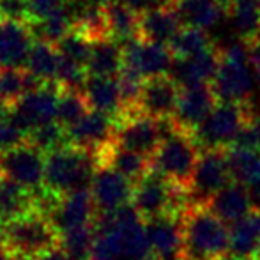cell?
<instances>
[{
    "mask_svg": "<svg viewBox=\"0 0 260 260\" xmlns=\"http://www.w3.org/2000/svg\"><path fill=\"white\" fill-rule=\"evenodd\" d=\"M219 68L211 87L218 101L226 103H251L258 87L255 66L251 64L248 43L234 39L219 48Z\"/></svg>",
    "mask_w": 260,
    "mask_h": 260,
    "instance_id": "cell-2",
    "label": "cell"
},
{
    "mask_svg": "<svg viewBox=\"0 0 260 260\" xmlns=\"http://www.w3.org/2000/svg\"><path fill=\"white\" fill-rule=\"evenodd\" d=\"M226 21L234 38L251 41L260 34V0H230Z\"/></svg>",
    "mask_w": 260,
    "mask_h": 260,
    "instance_id": "cell-30",
    "label": "cell"
},
{
    "mask_svg": "<svg viewBox=\"0 0 260 260\" xmlns=\"http://www.w3.org/2000/svg\"><path fill=\"white\" fill-rule=\"evenodd\" d=\"M83 96L90 110L113 117L119 122L122 119L124 105L120 94L119 78L112 76H89L83 89Z\"/></svg>",
    "mask_w": 260,
    "mask_h": 260,
    "instance_id": "cell-22",
    "label": "cell"
},
{
    "mask_svg": "<svg viewBox=\"0 0 260 260\" xmlns=\"http://www.w3.org/2000/svg\"><path fill=\"white\" fill-rule=\"evenodd\" d=\"M200 154L202 149L193 135L175 131L161 144L159 151L152 157V168L177 188L188 189Z\"/></svg>",
    "mask_w": 260,
    "mask_h": 260,
    "instance_id": "cell-7",
    "label": "cell"
},
{
    "mask_svg": "<svg viewBox=\"0 0 260 260\" xmlns=\"http://www.w3.org/2000/svg\"><path fill=\"white\" fill-rule=\"evenodd\" d=\"M172 9L182 27L212 32L229 16L230 0H174Z\"/></svg>",
    "mask_w": 260,
    "mask_h": 260,
    "instance_id": "cell-18",
    "label": "cell"
},
{
    "mask_svg": "<svg viewBox=\"0 0 260 260\" xmlns=\"http://www.w3.org/2000/svg\"><path fill=\"white\" fill-rule=\"evenodd\" d=\"M257 115L251 103L218 101L202 126L193 135L202 151H226L246 124Z\"/></svg>",
    "mask_w": 260,
    "mask_h": 260,
    "instance_id": "cell-4",
    "label": "cell"
},
{
    "mask_svg": "<svg viewBox=\"0 0 260 260\" xmlns=\"http://www.w3.org/2000/svg\"><path fill=\"white\" fill-rule=\"evenodd\" d=\"M216 103H218V98L211 85H195L181 89L175 112L170 117L175 129L195 135L197 129L209 117V113L212 112Z\"/></svg>",
    "mask_w": 260,
    "mask_h": 260,
    "instance_id": "cell-14",
    "label": "cell"
},
{
    "mask_svg": "<svg viewBox=\"0 0 260 260\" xmlns=\"http://www.w3.org/2000/svg\"><path fill=\"white\" fill-rule=\"evenodd\" d=\"M28 142V133L13 119L11 115H7L6 119L0 122V154L16 149L20 145Z\"/></svg>",
    "mask_w": 260,
    "mask_h": 260,
    "instance_id": "cell-41",
    "label": "cell"
},
{
    "mask_svg": "<svg viewBox=\"0 0 260 260\" xmlns=\"http://www.w3.org/2000/svg\"><path fill=\"white\" fill-rule=\"evenodd\" d=\"M124 69V48L112 38H100L92 41L90 58L87 62L89 76H117Z\"/></svg>",
    "mask_w": 260,
    "mask_h": 260,
    "instance_id": "cell-27",
    "label": "cell"
},
{
    "mask_svg": "<svg viewBox=\"0 0 260 260\" xmlns=\"http://www.w3.org/2000/svg\"><path fill=\"white\" fill-rule=\"evenodd\" d=\"M260 251V214L251 211L230 225V255L241 260H257Z\"/></svg>",
    "mask_w": 260,
    "mask_h": 260,
    "instance_id": "cell-26",
    "label": "cell"
},
{
    "mask_svg": "<svg viewBox=\"0 0 260 260\" xmlns=\"http://www.w3.org/2000/svg\"><path fill=\"white\" fill-rule=\"evenodd\" d=\"M60 234L46 216L41 212H30L18 219L6 223L2 244L11 255H23L28 258H39L58 246Z\"/></svg>",
    "mask_w": 260,
    "mask_h": 260,
    "instance_id": "cell-5",
    "label": "cell"
},
{
    "mask_svg": "<svg viewBox=\"0 0 260 260\" xmlns=\"http://www.w3.org/2000/svg\"><path fill=\"white\" fill-rule=\"evenodd\" d=\"M48 219L53 223L58 234L94 225L96 207H94L92 197H90V189L62 195L55 209L50 212Z\"/></svg>",
    "mask_w": 260,
    "mask_h": 260,
    "instance_id": "cell-16",
    "label": "cell"
},
{
    "mask_svg": "<svg viewBox=\"0 0 260 260\" xmlns=\"http://www.w3.org/2000/svg\"><path fill=\"white\" fill-rule=\"evenodd\" d=\"M32 41L28 23L0 21V68L25 69Z\"/></svg>",
    "mask_w": 260,
    "mask_h": 260,
    "instance_id": "cell-21",
    "label": "cell"
},
{
    "mask_svg": "<svg viewBox=\"0 0 260 260\" xmlns=\"http://www.w3.org/2000/svg\"><path fill=\"white\" fill-rule=\"evenodd\" d=\"M135 184L117 174L115 170L100 165L96 170V175L92 179L90 186V197H92L94 207L98 216H108L117 212L119 209L131 204L133 199Z\"/></svg>",
    "mask_w": 260,
    "mask_h": 260,
    "instance_id": "cell-12",
    "label": "cell"
},
{
    "mask_svg": "<svg viewBox=\"0 0 260 260\" xmlns=\"http://www.w3.org/2000/svg\"><path fill=\"white\" fill-rule=\"evenodd\" d=\"M106 16V30L112 39L120 45L138 39V25H140V14L126 6L120 0H112L105 6Z\"/></svg>",
    "mask_w": 260,
    "mask_h": 260,
    "instance_id": "cell-28",
    "label": "cell"
},
{
    "mask_svg": "<svg viewBox=\"0 0 260 260\" xmlns=\"http://www.w3.org/2000/svg\"><path fill=\"white\" fill-rule=\"evenodd\" d=\"M181 28L182 25L175 11L172 9V6L157 7V9L145 11V13L140 14L138 38L147 43L170 46L175 36L181 32Z\"/></svg>",
    "mask_w": 260,
    "mask_h": 260,
    "instance_id": "cell-23",
    "label": "cell"
},
{
    "mask_svg": "<svg viewBox=\"0 0 260 260\" xmlns=\"http://www.w3.org/2000/svg\"><path fill=\"white\" fill-rule=\"evenodd\" d=\"M98 163L115 170L117 174L126 177L127 181H131L133 184L140 182L142 179L147 174H151V170H152L151 157H145V156L138 154V152L119 147L115 142L110 144L105 151H101L100 154H98Z\"/></svg>",
    "mask_w": 260,
    "mask_h": 260,
    "instance_id": "cell-24",
    "label": "cell"
},
{
    "mask_svg": "<svg viewBox=\"0 0 260 260\" xmlns=\"http://www.w3.org/2000/svg\"><path fill=\"white\" fill-rule=\"evenodd\" d=\"M13 260H36V258H28V257H23V255H11Z\"/></svg>",
    "mask_w": 260,
    "mask_h": 260,
    "instance_id": "cell-50",
    "label": "cell"
},
{
    "mask_svg": "<svg viewBox=\"0 0 260 260\" xmlns=\"http://www.w3.org/2000/svg\"><path fill=\"white\" fill-rule=\"evenodd\" d=\"M94 225L60 234L58 248L69 260H94Z\"/></svg>",
    "mask_w": 260,
    "mask_h": 260,
    "instance_id": "cell-33",
    "label": "cell"
},
{
    "mask_svg": "<svg viewBox=\"0 0 260 260\" xmlns=\"http://www.w3.org/2000/svg\"><path fill=\"white\" fill-rule=\"evenodd\" d=\"M219 60H221V55H219L218 48H212L199 55V57L191 58L174 57V64H172L168 76L181 89L195 85H211L216 73H218Z\"/></svg>",
    "mask_w": 260,
    "mask_h": 260,
    "instance_id": "cell-20",
    "label": "cell"
},
{
    "mask_svg": "<svg viewBox=\"0 0 260 260\" xmlns=\"http://www.w3.org/2000/svg\"><path fill=\"white\" fill-rule=\"evenodd\" d=\"M230 251V229L206 206L182 214V253L179 260H221Z\"/></svg>",
    "mask_w": 260,
    "mask_h": 260,
    "instance_id": "cell-1",
    "label": "cell"
},
{
    "mask_svg": "<svg viewBox=\"0 0 260 260\" xmlns=\"http://www.w3.org/2000/svg\"><path fill=\"white\" fill-rule=\"evenodd\" d=\"M28 28H30L34 41H43L57 46L60 39L69 30H73V25L69 23V20L64 14H55V16H50L46 20L28 21Z\"/></svg>",
    "mask_w": 260,
    "mask_h": 260,
    "instance_id": "cell-36",
    "label": "cell"
},
{
    "mask_svg": "<svg viewBox=\"0 0 260 260\" xmlns=\"http://www.w3.org/2000/svg\"><path fill=\"white\" fill-rule=\"evenodd\" d=\"M0 260H13L11 258V253L6 250V246L2 243H0Z\"/></svg>",
    "mask_w": 260,
    "mask_h": 260,
    "instance_id": "cell-48",
    "label": "cell"
},
{
    "mask_svg": "<svg viewBox=\"0 0 260 260\" xmlns=\"http://www.w3.org/2000/svg\"><path fill=\"white\" fill-rule=\"evenodd\" d=\"M175 126L172 119H152V117L129 115L117 122L115 129V144L127 151L138 152L145 157H154L159 151L161 144L168 137L175 133Z\"/></svg>",
    "mask_w": 260,
    "mask_h": 260,
    "instance_id": "cell-8",
    "label": "cell"
},
{
    "mask_svg": "<svg viewBox=\"0 0 260 260\" xmlns=\"http://www.w3.org/2000/svg\"><path fill=\"white\" fill-rule=\"evenodd\" d=\"M126 6H129L133 11H137L138 14L145 13V11L157 9V7H168L172 6L174 0H120Z\"/></svg>",
    "mask_w": 260,
    "mask_h": 260,
    "instance_id": "cell-44",
    "label": "cell"
},
{
    "mask_svg": "<svg viewBox=\"0 0 260 260\" xmlns=\"http://www.w3.org/2000/svg\"><path fill=\"white\" fill-rule=\"evenodd\" d=\"M87 78H89V73H87L85 66H80V64H76V62L69 60V58H64L60 55L57 78H55V83L60 87V90L83 92Z\"/></svg>",
    "mask_w": 260,
    "mask_h": 260,
    "instance_id": "cell-40",
    "label": "cell"
},
{
    "mask_svg": "<svg viewBox=\"0 0 260 260\" xmlns=\"http://www.w3.org/2000/svg\"><path fill=\"white\" fill-rule=\"evenodd\" d=\"M68 0H28L30 7V21L46 20L55 14H62Z\"/></svg>",
    "mask_w": 260,
    "mask_h": 260,
    "instance_id": "cell-43",
    "label": "cell"
},
{
    "mask_svg": "<svg viewBox=\"0 0 260 260\" xmlns=\"http://www.w3.org/2000/svg\"><path fill=\"white\" fill-rule=\"evenodd\" d=\"M90 112L89 105L85 101L83 92H75V90H60V100H58V113L57 120L64 127H71L78 122L80 119Z\"/></svg>",
    "mask_w": 260,
    "mask_h": 260,
    "instance_id": "cell-38",
    "label": "cell"
},
{
    "mask_svg": "<svg viewBox=\"0 0 260 260\" xmlns=\"http://www.w3.org/2000/svg\"><path fill=\"white\" fill-rule=\"evenodd\" d=\"M34 211V193L0 175V219L9 223Z\"/></svg>",
    "mask_w": 260,
    "mask_h": 260,
    "instance_id": "cell-29",
    "label": "cell"
},
{
    "mask_svg": "<svg viewBox=\"0 0 260 260\" xmlns=\"http://www.w3.org/2000/svg\"><path fill=\"white\" fill-rule=\"evenodd\" d=\"M212 48H216V45L211 36H209V32L189 27H182L181 32L175 36V39L170 45L172 53L177 58L199 57V55L206 53Z\"/></svg>",
    "mask_w": 260,
    "mask_h": 260,
    "instance_id": "cell-34",
    "label": "cell"
},
{
    "mask_svg": "<svg viewBox=\"0 0 260 260\" xmlns=\"http://www.w3.org/2000/svg\"><path fill=\"white\" fill-rule=\"evenodd\" d=\"M23 94H27V71L0 68V98L13 106Z\"/></svg>",
    "mask_w": 260,
    "mask_h": 260,
    "instance_id": "cell-39",
    "label": "cell"
},
{
    "mask_svg": "<svg viewBox=\"0 0 260 260\" xmlns=\"http://www.w3.org/2000/svg\"><path fill=\"white\" fill-rule=\"evenodd\" d=\"M124 68L135 71L144 80L168 76L174 64V53L170 46L142 41L140 38L122 45Z\"/></svg>",
    "mask_w": 260,
    "mask_h": 260,
    "instance_id": "cell-13",
    "label": "cell"
},
{
    "mask_svg": "<svg viewBox=\"0 0 260 260\" xmlns=\"http://www.w3.org/2000/svg\"><path fill=\"white\" fill-rule=\"evenodd\" d=\"M28 144L34 145L36 149H39L45 156L52 154V152H57L69 145L68 127L62 126L58 120L45 124V126H39L30 131V135H28Z\"/></svg>",
    "mask_w": 260,
    "mask_h": 260,
    "instance_id": "cell-35",
    "label": "cell"
},
{
    "mask_svg": "<svg viewBox=\"0 0 260 260\" xmlns=\"http://www.w3.org/2000/svg\"><path fill=\"white\" fill-rule=\"evenodd\" d=\"M58 62H60V53L57 46L43 41H34L27 64H25V71L41 80L43 83H53L57 78Z\"/></svg>",
    "mask_w": 260,
    "mask_h": 260,
    "instance_id": "cell-31",
    "label": "cell"
},
{
    "mask_svg": "<svg viewBox=\"0 0 260 260\" xmlns=\"http://www.w3.org/2000/svg\"><path fill=\"white\" fill-rule=\"evenodd\" d=\"M4 229H6V223L0 219V243H2V239H4Z\"/></svg>",
    "mask_w": 260,
    "mask_h": 260,
    "instance_id": "cell-51",
    "label": "cell"
},
{
    "mask_svg": "<svg viewBox=\"0 0 260 260\" xmlns=\"http://www.w3.org/2000/svg\"><path fill=\"white\" fill-rule=\"evenodd\" d=\"M246 189H248V197H250L251 211H255L260 214V179L255 182H251V184H248Z\"/></svg>",
    "mask_w": 260,
    "mask_h": 260,
    "instance_id": "cell-45",
    "label": "cell"
},
{
    "mask_svg": "<svg viewBox=\"0 0 260 260\" xmlns=\"http://www.w3.org/2000/svg\"><path fill=\"white\" fill-rule=\"evenodd\" d=\"M181 87L170 76L145 80L138 100V113L152 119H170L175 112Z\"/></svg>",
    "mask_w": 260,
    "mask_h": 260,
    "instance_id": "cell-19",
    "label": "cell"
},
{
    "mask_svg": "<svg viewBox=\"0 0 260 260\" xmlns=\"http://www.w3.org/2000/svg\"><path fill=\"white\" fill-rule=\"evenodd\" d=\"M46 156L27 144L0 154V175L36 193L45 188Z\"/></svg>",
    "mask_w": 260,
    "mask_h": 260,
    "instance_id": "cell-10",
    "label": "cell"
},
{
    "mask_svg": "<svg viewBox=\"0 0 260 260\" xmlns=\"http://www.w3.org/2000/svg\"><path fill=\"white\" fill-rule=\"evenodd\" d=\"M98 167L96 154L68 145L46 156L45 188L55 195L90 189Z\"/></svg>",
    "mask_w": 260,
    "mask_h": 260,
    "instance_id": "cell-3",
    "label": "cell"
},
{
    "mask_svg": "<svg viewBox=\"0 0 260 260\" xmlns=\"http://www.w3.org/2000/svg\"><path fill=\"white\" fill-rule=\"evenodd\" d=\"M131 206L137 209V212L145 221H149L170 212L182 214L189 207V202L186 189L177 188L152 168L151 174L135 184Z\"/></svg>",
    "mask_w": 260,
    "mask_h": 260,
    "instance_id": "cell-6",
    "label": "cell"
},
{
    "mask_svg": "<svg viewBox=\"0 0 260 260\" xmlns=\"http://www.w3.org/2000/svg\"><path fill=\"white\" fill-rule=\"evenodd\" d=\"M36 260H69L68 257H66L64 253H62V250L60 248H53V250H50L48 253H45V255H41L39 258H36Z\"/></svg>",
    "mask_w": 260,
    "mask_h": 260,
    "instance_id": "cell-46",
    "label": "cell"
},
{
    "mask_svg": "<svg viewBox=\"0 0 260 260\" xmlns=\"http://www.w3.org/2000/svg\"><path fill=\"white\" fill-rule=\"evenodd\" d=\"M184 214V212H182ZM182 214L170 212L145 221L149 244L157 260H179L182 253Z\"/></svg>",
    "mask_w": 260,
    "mask_h": 260,
    "instance_id": "cell-17",
    "label": "cell"
},
{
    "mask_svg": "<svg viewBox=\"0 0 260 260\" xmlns=\"http://www.w3.org/2000/svg\"><path fill=\"white\" fill-rule=\"evenodd\" d=\"M60 87L57 83H45L39 89L27 92L11 106L9 115L30 135L32 129L55 122L58 113Z\"/></svg>",
    "mask_w": 260,
    "mask_h": 260,
    "instance_id": "cell-11",
    "label": "cell"
},
{
    "mask_svg": "<svg viewBox=\"0 0 260 260\" xmlns=\"http://www.w3.org/2000/svg\"><path fill=\"white\" fill-rule=\"evenodd\" d=\"M0 21H30V7L28 0H0Z\"/></svg>",
    "mask_w": 260,
    "mask_h": 260,
    "instance_id": "cell-42",
    "label": "cell"
},
{
    "mask_svg": "<svg viewBox=\"0 0 260 260\" xmlns=\"http://www.w3.org/2000/svg\"><path fill=\"white\" fill-rule=\"evenodd\" d=\"M9 112H11V105L6 103V101L0 98V122H2L7 115H9Z\"/></svg>",
    "mask_w": 260,
    "mask_h": 260,
    "instance_id": "cell-47",
    "label": "cell"
},
{
    "mask_svg": "<svg viewBox=\"0 0 260 260\" xmlns=\"http://www.w3.org/2000/svg\"><path fill=\"white\" fill-rule=\"evenodd\" d=\"M206 207L211 209L226 225H234L236 221L243 219L244 216L251 212V204L246 186L236 181H232L221 191L216 193Z\"/></svg>",
    "mask_w": 260,
    "mask_h": 260,
    "instance_id": "cell-25",
    "label": "cell"
},
{
    "mask_svg": "<svg viewBox=\"0 0 260 260\" xmlns=\"http://www.w3.org/2000/svg\"><path fill=\"white\" fill-rule=\"evenodd\" d=\"M226 161L232 181L248 186L260 179V151L255 149H226Z\"/></svg>",
    "mask_w": 260,
    "mask_h": 260,
    "instance_id": "cell-32",
    "label": "cell"
},
{
    "mask_svg": "<svg viewBox=\"0 0 260 260\" xmlns=\"http://www.w3.org/2000/svg\"><path fill=\"white\" fill-rule=\"evenodd\" d=\"M57 50L64 58H69V60L87 68V62L90 58V50H92V39L85 32L73 28L60 39Z\"/></svg>",
    "mask_w": 260,
    "mask_h": 260,
    "instance_id": "cell-37",
    "label": "cell"
},
{
    "mask_svg": "<svg viewBox=\"0 0 260 260\" xmlns=\"http://www.w3.org/2000/svg\"><path fill=\"white\" fill-rule=\"evenodd\" d=\"M232 182L225 151H202L193 174L191 184L186 189L189 207L207 206L216 193Z\"/></svg>",
    "mask_w": 260,
    "mask_h": 260,
    "instance_id": "cell-9",
    "label": "cell"
},
{
    "mask_svg": "<svg viewBox=\"0 0 260 260\" xmlns=\"http://www.w3.org/2000/svg\"><path fill=\"white\" fill-rule=\"evenodd\" d=\"M117 120L101 112L90 110L75 126L68 127L69 145L100 154L115 140Z\"/></svg>",
    "mask_w": 260,
    "mask_h": 260,
    "instance_id": "cell-15",
    "label": "cell"
},
{
    "mask_svg": "<svg viewBox=\"0 0 260 260\" xmlns=\"http://www.w3.org/2000/svg\"><path fill=\"white\" fill-rule=\"evenodd\" d=\"M85 2H89V4H94V6H101V7H105V6H108L112 0H85Z\"/></svg>",
    "mask_w": 260,
    "mask_h": 260,
    "instance_id": "cell-49",
    "label": "cell"
},
{
    "mask_svg": "<svg viewBox=\"0 0 260 260\" xmlns=\"http://www.w3.org/2000/svg\"><path fill=\"white\" fill-rule=\"evenodd\" d=\"M255 73H257V80H258V85H260V64L255 66Z\"/></svg>",
    "mask_w": 260,
    "mask_h": 260,
    "instance_id": "cell-52",
    "label": "cell"
}]
</instances>
